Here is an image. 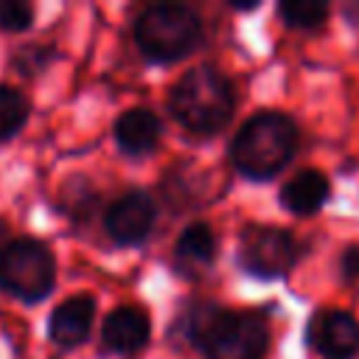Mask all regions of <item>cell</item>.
Instances as JSON below:
<instances>
[{"mask_svg": "<svg viewBox=\"0 0 359 359\" xmlns=\"http://www.w3.org/2000/svg\"><path fill=\"white\" fill-rule=\"evenodd\" d=\"M339 269H342V278L345 280H359V244L348 247L339 258Z\"/></svg>", "mask_w": 359, "mask_h": 359, "instance_id": "ac0fdd59", "label": "cell"}, {"mask_svg": "<svg viewBox=\"0 0 359 359\" xmlns=\"http://www.w3.org/2000/svg\"><path fill=\"white\" fill-rule=\"evenodd\" d=\"M185 337L205 359H264L269 325L255 311H230L213 303L194 306L185 317Z\"/></svg>", "mask_w": 359, "mask_h": 359, "instance_id": "6da1fadb", "label": "cell"}, {"mask_svg": "<svg viewBox=\"0 0 359 359\" xmlns=\"http://www.w3.org/2000/svg\"><path fill=\"white\" fill-rule=\"evenodd\" d=\"M278 11L289 28H320L328 17V6L314 0H286L278 6Z\"/></svg>", "mask_w": 359, "mask_h": 359, "instance_id": "9a60e30c", "label": "cell"}, {"mask_svg": "<svg viewBox=\"0 0 359 359\" xmlns=\"http://www.w3.org/2000/svg\"><path fill=\"white\" fill-rule=\"evenodd\" d=\"M56 283V261L39 238H14L0 247V292L39 303Z\"/></svg>", "mask_w": 359, "mask_h": 359, "instance_id": "5b68a950", "label": "cell"}, {"mask_svg": "<svg viewBox=\"0 0 359 359\" xmlns=\"http://www.w3.org/2000/svg\"><path fill=\"white\" fill-rule=\"evenodd\" d=\"M230 6H233L236 11H255L261 3H258V0H252V3H230Z\"/></svg>", "mask_w": 359, "mask_h": 359, "instance_id": "d6986e66", "label": "cell"}, {"mask_svg": "<svg viewBox=\"0 0 359 359\" xmlns=\"http://www.w3.org/2000/svg\"><path fill=\"white\" fill-rule=\"evenodd\" d=\"M95 320V300L90 294H76L62 300L48 320V337L62 348H76L87 339Z\"/></svg>", "mask_w": 359, "mask_h": 359, "instance_id": "9c48e42d", "label": "cell"}, {"mask_svg": "<svg viewBox=\"0 0 359 359\" xmlns=\"http://www.w3.org/2000/svg\"><path fill=\"white\" fill-rule=\"evenodd\" d=\"M160 135H163V123L149 107H132L121 112L115 121V143L129 157L154 151V146L160 143Z\"/></svg>", "mask_w": 359, "mask_h": 359, "instance_id": "8fae6325", "label": "cell"}, {"mask_svg": "<svg viewBox=\"0 0 359 359\" xmlns=\"http://www.w3.org/2000/svg\"><path fill=\"white\" fill-rule=\"evenodd\" d=\"M216 261V236L205 222L188 224L174 244V266L182 275H202Z\"/></svg>", "mask_w": 359, "mask_h": 359, "instance_id": "4fadbf2b", "label": "cell"}, {"mask_svg": "<svg viewBox=\"0 0 359 359\" xmlns=\"http://www.w3.org/2000/svg\"><path fill=\"white\" fill-rule=\"evenodd\" d=\"M53 56H56V53H53L48 45H25V48H20V50L14 53V67H17L22 76H34V73H42Z\"/></svg>", "mask_w": 359, "mask_h": 359, "instance_id": "2e32d148", "label": "cell"}, {"mask_svg": "<svg viewBox=\"0 0 359 359\" xmlns=\"http://www.w3.org/2000/svg\"><path fill=\"white\" fill-rule=\"evenodd\" d=\"M331 196V182L323 171L317 168H303L297 171L292 180H286V185L280 188V202L286 210H292L294 216H311L317 213Z\"/></svg>", "mask_w": 359, "mask_h": 359, "instance_id": "7c38bea8", "label": "cell"}, {"mask_svg": "<svg viewBox=\"0 0 359 359\" xmlns=\"http://www.w3.org/2000/svg\"><path fill=\"white\" fill-rule=\"evenodd\" d=\"M297 126L283 112H258L241 123L230 143V163L238 174L266 182L292 160Z\"/></svg>", "mask_w": 359, "mask_h": 359, "instance_id": "7a4b0ae2", "label": "cell"}, {"mask_svg": "<svg viewBox=\"0 0 359 359\" xmlns=\"http://www.w3.org/2000/svg\"><path fill=\"white\" fill-rule=\"evenodd\" d=\"M306 342L320 359H351L359 351V323L339 309L314 311L306 325Z\"/></svg>", "mask_w": 359, "mask_h": 359, "instance_id": "52a82bcc", "label": "cell"}, {"mask_svg": "<svg viewBox=\"0 0 359 359\" xmlns=\"http://www.w3.org/2000/svg\"><path fill=\"white\" fill-rule=\"evenodd\" d=\"M151 323L137 306H118L101 325V342L112 353H135L149 342Z\"/></svg>", "mask_w": 359, "mask_h": 359, "instance_id": "30bf717a", "label": "cell"}, {"mask_svg": "<svg viewBox=\"0 0 359 359\" xmlns=\"http://www.w3.org/2000/svg\"><path fill=\"white\" fill-rule=\"evenodd\" d=\"M233 107L236 90L230 79L210 65L191 67L168 95L174 121L194 135H213L227 126V121L233 118Z\"/></svg>", "mask_w": 359, "mask_h": 359, "instance_id": "3957f363", "label": "cell"}, {"mask_svg": "<svg viewBox=\"0 0 359 359\" xmlns=\"http://www.w3.org/2000/svg\"><path fill=\"white\" fill-rule=\"evenodd\" d=\"M297 258H300V247L292 238V233L266 224L244 227L238 241V266L247 275L261 280H275L289 275Z\"/></svg>", "mask_w": 359, "mask_h": 359, "instance_id": "8992f818", "label": "cell"}, {"mask_svg": "<svg viewBox=\"0 0 359 359\" xmlns=\"http://www.w3.org/2000/svg\"><path fill=\"white\" fill-rule=\"evenodd\" d=\"M154 219H157V208H154L151 196L146 191H126L107 208L104 227L115 244L135 247L149 238Z\"/></svg>", "mask_w": 359, "mask_h": 359, "instance_id": "ba28073f", "label": "cell"}, {"mask_svg": "<svg viewBox=\"0 0 359 359\" xmlns=\"http://www.w3.org/2000/svg\"><path fill=\"white\" fill-rule=\"evenodd\" d=\"M202 39V20L188 6L157 3L149 6L135 22V42L140 53L154 62H177L188 56Z\"/></svg>", "mask_w": 359, "mask_h": 359, "instance_id": "277c9868", "label": "cell"}, {"mask_svg": "<svg viewBox=\"0 0 359 359\" xmlns=\"http://www.w3.org/2000/svg\"><path fill=\"white\" fill-rule=\"evenodd\" d=\"M34 20L31 6L17 3V0H3L0 3V28L3 31H25Z\"/></svg>", "mask_w": 359, "mask_h": 359, "instance_id": "e0dca14e", "label": "cell"}, {"mask_svg": "<svg viewBox=\"0 0 359 359\" xmlns=\"http://www.w3.org/2000/svg\"><path fill=\"white\" fill-rule=\"evenodd\" d=\"M28 98L8 87V84H0V140H11L28 121Z\"/></svg>", "mask_w": 359, "mask_h": 359, "instance_id": "5bb4252c", "label": "cell"}]
</instances>
